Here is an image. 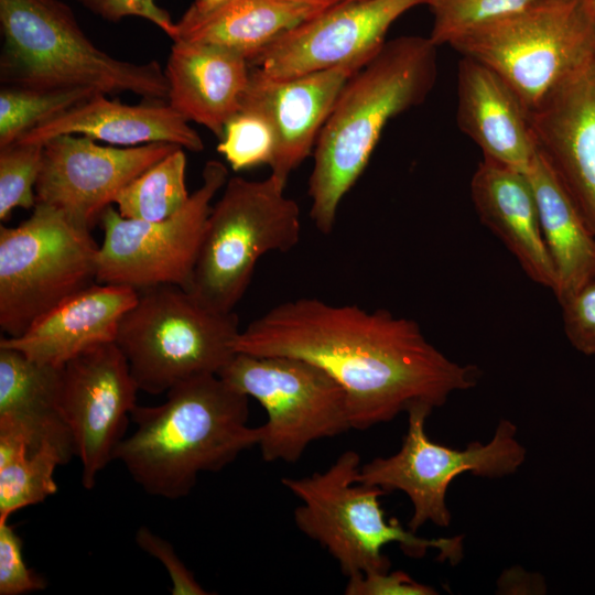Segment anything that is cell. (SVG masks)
Listing matches in <instances>:
<instances>
[{
  "label": "cell",
  "instance_id": "6da1fadb",
  "mask_svg": "<svg viewBox=\"0 0 595 595\" xmlns=\"http://www.w3.org/2000/svg\"><path fill=\"white\" fill-rule=\"evenodd\" d=\"M234 347L301 358L325 370L345 391L356 430L389 422L418 404L441 407L479 377L475 366L459 365L432 345L413 320L317 298L271 307L240 331Z\"/></svg>",
  "mask_w": 595,
  "mask_h": 595
},
{
  "label": "cell",
  "instance_id": "7a4b0ae2",
  "mask_svg": "<svg viewBox=\"0 0 595 595\" xmlns=\"http://www.w3.org/2000/svg\"><path fill=\"white\" fill-rule=\"evenodd\" d=\"M429 37L386 41L345 84L316 140L309 177L310 217L332 232L345 195L366 169L390 119L422 104L437 77Z\"/></svg>",
  "mask_w": 595,
  "mask_h": 595
},
{
  "label": "cell",
  "instance_id": "3957f363",
  "mask_svg": "<svg viewBox=\"0 0 595 595\" xmlns=\"http://www.w3.org/2000/svg\"><path fill=\"white\" fill-rule=\"evenodd\" d=\"M248 398L218 375L180 382L163 403L136 405L137 428L119 443L113 459L149 495L187 496L199 474L218 472L258 445L260 429L248 425Z\"/></svg>",
  "mask_w": 595,
  "mask_h": 595
},
{
  "label": "cell",
  "instance_id": "277c9868",
  "mask_svg": "<svg viewBox=\"0 0 595 595\" xmlns=\"http://www.w3.org/2000/svg\"><path fill=\"white\" fill-rule=\"evenodd\" d=\"M0 30L1 86L87 87L105 95L128 91L148 101H167V78L156 61L137 64L105 53L61 0H0Z\"/></svg>",
  "mask_w": 595,
  "mask_h": 595
},
{
  "label": "cell",
  "instance_id": "5b68a950",
  "mask_svg": "<svg viewBox=\"0 0 595 595\" xmlns=\"http://www.w3.org/2000/svg\"><path fill=\"white\" fill-rule=\"evenodd\" d=\"M359 469L360 455L348 450L324 472L281 480L302 502L293 511L296 527L327 550L345 576L389 571L382 549L394 542L413 558L433 548L441 561L454 565L462 559V537L424 539L387 520L379 500L386 493L356 482Z\"/></svg>",
  "mask_w": 595,
  "mask_h": 595
},
{
  "label": "cell",
  "instance_id": "8992f818",
  "mask_svg": "<svg viewBox=\"0 0 595 595\" xmlns=\"http://www.w3.org/2000/svg\"><path fill=\"white\" fill-rule=\"evenodd\" d=\"M498 74L528 111L595 57L589 0H539L478 24L451 44Z\"/></svg>",
  "mask_w": 595,
  "mask_h": 595
},
{
  "label": "cell",
  "instance_id": "52a82bcc",
  "mask_svg": "<svg viewBox=\"0 0 595 595\" xmlns=\"http://www.w3.org/2000/svg\"><path fill=\"white\" fill-rule=\"evenodd\" d=\"M138 293L115 343L140 391L159 394L185 380L218 375L235 356L240 329L234 312L216 311L176 285Z\"/></svg>",
  "mask_w": 595,
  "mask_h": 595
},
{
  "label": "cell",
  "instance_id": "ba28073f",
  "mask_svg": "<svg viewBox=\"0 0 595 595\" xmlns=\"http://www.w3.org/2000/svg\"><path fill=\"white\" fill-rule=\"evenodd\" d=\"M271 174L264 180L229 178L212 206L187 289L219 312H234L258 260L286 252L301 237L298 203Z\"/></svg>",
  "mask_w": 595,
  "mask_h": 595
},
{
  "label": "cell",
  "instance_id": "9c48e42d",
  "mask_svg": "<svg viewBox=\"0 0 595 595\" xmlns=\"http://www.w3.org/2000/svg\"><path fill=\"white\" fill-rule=\"evenodd\" d=\"M99 246L90 230L36 203L14 227H0V327L22 335L37 318L96 282Z\"/></svg>",
  "mask_w": 595,
  "mask_h": 595
},
{
  "label": "cell",
  "instance_id": "30bf717a",
  "mask_svg": "<svg viewBox=\"0 0 595 595\" xmlns=\"http://www.w3.org/2000/svg\"><path fill=\"white\" fill-rule=\"evenodd\" d=\"M218 376L266 410L258 443L266 462H296L311 443L351 429L345 391L307 360L236 353Z\"/></svg>",
  "mask_w": 595,
  "mask_h": 595
},
{
  "label": "cell",
  "instance_id": "8fae6325",
  "mask_svg": "<svg viewBox=\"0 0 595 595\" xmlns=\"http://www.w3.org/2000/svg\"><path fill=\"white\" fill-rule=\"evenodd\" d=\"M432 410L423 404L409 409L408 430L400 450L360 466L356 476V482L379 487L386 494L403 491L413 507L408 522L412 532L428 521L450 526L445 496L457 476L469 472L479 477H504L522 465L527 453L516 439V425L508 420L499 422L487 444L472 442L462 451L436 444L425 433V420Z\"/></svg>",
  "mask_w": 595,
  "mask_h": 595
},
{
  "label": "cell",
  "instance_id": "7c38bea8",
  "mask_svg": "<svg viewBox=\"0 0 595 595\" xmlns=\"http://www.w3.org/2000/svg\"><path fill=\"white\" fill-rule=\"evenodd\" d=\"M202 180L186 205L160 221L128 219L107 207L99 219L104 240L97 253L96 282L137 291L160 285L187 290L212 201L228 181L226 165L206 162Z\"/></svg>",
  "mask_w": 595,
  "mask_h": 595
},
{
  "label": "cell",
  "instance_id": "4fadbf2b",
  "mask_svg": "<svg viewBox=\"0 0 595 595\" xmlns=\"http://www.w3.org/2000/svg\"><path fill=\"white\" fill-rule=\"evenodd\" d=\"M139 388L115 342L99 344L61 367L60 410L82 464V485L91 489L123 440Z\"/></svg>",
  "mask_w": 595,
  "mask_h": 595
},
{
  "label": "cell",
  "instance_id": "5bb4252c",
  "mask_svg": "<svg viewBox=\"0 0 595 595\" xmlns=\"http://www.w3.org/2000/svg\"><path fill=\"white\" fill-rule=\"evenodd\" d=\"M177 148L165 142L100 145L86 136H57L44 143L36 203L90 230L128 183Z\"/></svg>",
  "mask_w": 595,
  "mask_h": 595
},
{
  "label": "cell",
  "instance_id": "9a60e30c",
  "mask_svg": "<svg viewBox=\"0 0 595 595\" xmlns=\"http://www.w3.org/2000/svg\"><path fill=\"white\" fill-rule=\"evenodd\" d=\"M428 0H344L279 35L251 67L271 78H289L370 60L390 26Z\"/></svg>",
  "mask_w": 595,
  "mask_h": 595
},
{
  "label": "cell",
  "instance_id": "2e32d148",
  "mask_svg": "<svg viewBox=\"0 0 595 595\" xmlns=\"http://www.w3.org/2000/svg\"><path fill=\"white\" fill-rule=\"evenodd\" d=\"M369 60L289 78L251 67L240 110L264 115L277 134L271 175L286 186L290 174L313 154L318 134L347 80Z\"/></svg>",
  "mask_w": 595,
  "mask_h": 595
},
{
  "label": "cell",
  "instance_id": "e0dca14e",
  "mask_svg": "<svg viewBox=\"0 0 595 595\" xmlns=\"http://www.w3.org/2000/svg\"><path fill=\"white\" fill-rule=\"evenodd\" d=\"M528 117L538 150L595 235V57Z\"/></svg>",
  "mask_w": 595,
  "mask_h": 595
},
{
  "label": "cell",
  "instance_id": "ac0fdd59",
  "mask_svg": "<svg viewBox=\"0 0 595 595\" xmlns=\"http://www.w3.org/2000/svg\"><path fill=\"white\" fill-rule=\"evenodd\" d=\"M458 128L483 159L527 173L538 155L528 111L508 84L486 65L462 56L457 65Z\"/></svg>",
  "mask_w": 595,
  "mask_h": 595
},
{
  "label": "cell",
  "instance_id": "d6986e66",
  "mask_svg": "<svg viewBox=\"0 0 595 595\" xmlns=\"http://www.w3.org/2000/svg\"><path fill=\"white\" fill-rule=\"evenodd\" d=\"M138 296L130 286L95 282L37 318L22 335L2 337L0 347L61 367L88 348L115 342L122 316Z\"/></svg>",
  "mask_w": 595,
  "mask_h": 595
},
{
  "label": "cell",
  "instance_id": "ffe728a7",
  "mask_svg": "<svg viewBox=\"0 0 595 595\" xmlns=\"http://www.w3.org/2000/svg\"><path fill=\"white\" fill-rule=\"evenodd\" d=\"M164 71L167 104L220 139L241 108L251 71L247 58L226 47L177 40Z\"/></svg>",
  "mask_w": 595,
  "mask_h": 595
},
{
  "label": "cell",
  "instance_id": "44dd1931",
  "mask_svg": "<svg viewBox=\"0 0 595 595\" xmlns=\"http://www.w3.org/2000/svg\"><path fill=\"white\" fill-rule=\"evenodd\" d=\"M470 197L479 220L512 253L526 275L553 292L555 271L527 173L483 159L470 180Z\"/></svg>",
  "mask_w": 595,
  "mask_h": 595
},
{
  "label": "cell",
  "instance_id": "7402d4cb",
  "mask_svg": "<svg viewBox=\"0 0 595 595\" xmlns=\"http://www.w3.org/2000/svg\"><path fill=\"white\" fill-rule=\"evenodd\" d=\"M97 93L86 101L35 127L14 143H41L62 134H80L115 147L153 142L173 143L198 152L204 149L199 134L169 104L138 106L110 100Z\"/></svg>",
  "mask_w": 595,
  "mask_h": 595
},
{
  "label": "cell",
  "instance_id": "603a6c76",
  "mask_svg": "<svg viewBox=\"0 0 595 595\" xmlns=\"http://www.w3.org/2000/svg\"><path fill=\"white\" fill-rule=\"evenodd\" d=\"M61 367L0 347V434L31 450L52 444L72 457L73 437L60 410Z\"/></svg>",
  "mask_w": 595,
  "mask_h": 595
},
{
  "label": "cell",
  "instance_id": "cb8c5ba5",
  "mask_svg": "<svg viewBox=\"0 0 595 595\" xmlns=\"http://www.w3.org/2000/svg\"><path fill=\"white\" fill-rule=\"evenodd\" d=\"M333 4L310 0H232L203 15L184 13L172 41L232 50L249 62L288 30Z\"/></svg>",
  "mask_w": 595,
  "mask_h": 595
},
{
  "label": "cell",
  "instance_id": "d4e9b609",
  "mask_svg": "<svg viewBox=\"0 0 595 595\" xmlns=\"http://www.w3.org/2000/svg\"><path fill=\"white\" fill-rule=\"evenodd\" d=\"M527 175L555 271L553 294L560 303L595 280V235L540 151Z\"/></svg>",
  "mask_w": 595,
  "mask_h": 595
},
{
  "label": "cell",
  "instance_id": "484cf974",
  "mask_svg": "<svg viewBox=\"0 0 595 595\" xmlns=\"http://www.w3.org/2000/svg\"><path fill=\"white\" fill-rule=\"evenodd\" d=\"M69 459L55 445L31 450L21 440L0 435V521L54 495V472Z\"/></svg>",
  "mask_w": 595,
  "mask_h": 595
},
{
  "label": "cell",
  "instance_id": "4316f807",
  "mask_svg": "<svg viewBox=\"0 0 595 595\" xmlns=\"http://www.w3.org/2000/svg\"><path fill=\"white\" fill-rule=\"evenodd\" d=\"M186 155L180 147L128 183L115 199L120 216L160 221L190 199L185 184Z\"/></svg>",
  "mask_w": 595,
  "mask_h": 595
},
{
  "label": "cell",
  "instance_id": "83f0119b",
  "mask_svg": "<svg viewBox=\"0 0 595 595\" xmlns=\"http://www.w3.org/2000/svg\"><path fill=\"white\" fill-rule=\"evenodd\" d=\"M97 93L87 87L44 90L1 86L0 149L14 143L30 130L86 101Z\"/></svg>",
  "mask_w": 595,
  "mask_h": 595
},
{
  "label": "cell",
  "instance_id": "f1b7e54d",
  "mask_svg": "<svg viewBox=\"0 0 595 595\" xmlns=\"http://www.w3.org/2000/svg\"><path fill=\"white\" fill-rule=\"evenodd\" d=\"M277 150L271 121L253 110H240L225 126L217 151L234 171L270 165Z\"/></svg>",
  "mask_w": 595,
  "mask_h": 595
},
{
  "label": "cell",
  "instance_id": "f546056e",
  "mask_svg": "<svg viewBox=\"0 0 595 595\" xmlns=\"http://www.w3.org/2000/svg\"><path fill=\"white\" fill-rule=\"evenodd\" d=\"M539 0H428L433 25L429 39L435 46L451 44L469 29L519 12Z\"/></svg>",
  "mask_w": 595,
  "mask_h": 595
},
{
  "label": "cell",
  "instance_id": "4dcf8cb0",
  "mask_svg": "<svg viewBox=\"0 0 595 595\" xmlns=\"http://www.w3.org/2000/svg\"><path fill=\"white\" fill-rule=\"evenodd\" d=\"M44 144L12 143L0 149V220L13 209L34 208L35 185L42 166Z\"/></svg>",
  "mask_w": 595,
  "mask_h": 595
},
{
  "label": "cell",
  "instance_id": "1f68e13d",
  "mask_svg": "<svg viewBox=\"0 0 595 595\" xmlns=\"http://www.w3.org/2000/svg\"><path fill=\"white\" fill-rule=\"evenodd\" d=\"M21 537L8 520L0 521V595H24L46 588V581L29 569Z\"/></svg>",
  "mask_w": 595,
  "mask_h": 595
},
{
  "label": "cell",
  "instance_id": "d6a6232c",
  "mask_svg": "<svg viewBox=\"0 0 595 595\" xmlns=\"http://www.w3.org/2000/svg\"><path fill=\"white\" fill-rule=\"evenodd\" d=\"M566 338L580 353L595 355V280L560 302Z\"/></svg>",
  "mask_w": 595,
  "mask_h": 595
},
{
  "label": "cell",
  "instance_id": "836d02e7",
  "mask_svg": "<svg viewBox=\"0 0 595 595\" xmlns=\"http://www.w3.org/2000/svg\"><path fill=\"white\" fill-rule=\"evenodd\" d=\"M136 542L139 548L156 558L164 565L172 583L171 593L173 595L208 594L166 540L152 532L149 528L141 527L136 533Z\"/></svg>",
  "mask_w": 595,
  "mask_h": 595
},
{
  "label": "cell",
  "instance_id": "e575fe53",
  "mask_svg": "<svg viewBox=\"0 0 595 595\" xmlns=\"http://www.w3.org/2000/svg\"><path fill=\"white\" fill-rule=\"evenodd\" d=\"M91 13L108 22H120L128 17H138L160 28L172 40L176 25L169 12L158 6L156 0H76Z\"/></svg>",
  "mask_w": 595,
  "mask_h": 595
},
{
  "label": "cell",
  "instance_id": "d590c367",
  "mask_svg": "<svg viewBox=\"0 0 595 595\" xmlns=\"http://www.w3.org/2000/svg\"><path fill=\"white\" fill-rule=\"evenodd\" d=\"M347 595H433L437 592L402 571L369 572L348 577Z\"/></svg>",
  "mask_w": 595,
  "mask_h": 595
},
{
  "label": "cell",
  "instance_id": "8d00e7d4",
  "mask_svg": "<svg viewBox=\"0 0 595 595\" xmlns=\"http://www.w3.org/2000/svg\"><path fill=\"white\" fill-rule=\"evenodd\" d=\"M230 1L232 0H194L185 13L190 15H203Z\"/></svg>",
  "mask_w": 595,
  "mask_h": 595
},
{
  "label": "cell",
  "instance_id": "74e56055",
  "mask_svg": "<svg viewBox=\"0 0 595 595\" xmlns=\"http://www.w3.org/2000/svg\"><path fill=\"white\" fill-rule=\"evenodd\" d=\"M310 1H317V2H324L329 4H335L337 2L344 1V0H310Z\"/></svg>",
  "mask_w": 595,
  "mask_h": 595
},
{
  "label": "cell",
  "instance_id": "f35d334b",
  "mask_svg": "<svg viewBox=\"0 0 595 595\" xmlns=\"http://www.w3.org/2000/svg\"><path fill=\"white\" fill-rule=\"evenodd\" d=\"M592 7H593V10H594V13H595V0H589Z\"/></svg>",
  "mask_w": 595,
  "mask_h": 595
}]
</instances>
